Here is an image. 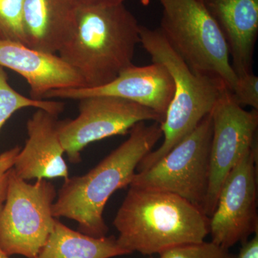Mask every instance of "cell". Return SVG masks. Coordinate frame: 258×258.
<instances>
[{
    "label": "cell",
    "mask_w": 258,
    "mask_h": 258,
    "mask_svg": "<svg viewBox=\"0 0 258 258\" xmlns=\"http://www.w3.org/2000/svg\"><path fill=\"white\" fill-rule=\"evenodd\" d=\"M129 254L114 236L94 237L75 231L56 219L46 243L35 258H111Z\"/></svg>",
    "instance_id": "2e32d148"
},
{
    "label": "cell",
    "mask_w": 258,
    "mask_h": 258,
    "mask_svg": "<svg viewBox=\"0 0 258 258\" xmlns=\"http://www.w3.org/2000/svg\"><path fill=\"white\" fill-rule=\"evenodd\" d=\"M149 258H155V257H150Z\"/></svg>",
    "instance_id": "d4e9b609"
},
{
    "label": "cell",
    "mask_w": 258,
    "mask_h": 258,
    "mask_svg": "<svg viewBox=\"0 0 258 258\" xmlns=\"http://www.w3.org/2000/svg\"><path fill=\"white\" fill-rule=\"evenodd\" d=\"M209 222L203 210L178 195L130 186L113 225L121 248L152 255L204 242Z\"/></svg>",
    "instance_id": "7a4b0ae2"
},
{
    "label": "cell",
    "mask_w": 258,
    "mask_h": 258,
    "mask_svg": "<svg viewBox=\"0 0 258 258\" xmlns=\"http://www.w3.org/2000/svg\"><path fill=\"white\" fill-rule=\"evenodd\" d=\"M30 107L56 115L60 114L64 109V104L60 102L34 99L20 94L11 87L6 71L0 66V130L15 112Z\"/></svg>",
    "instance_id": "e0dca14e"
},
{
    "label": "cell",
    "mask_w": 258,
    "mask_h": 258,
    "mask_svg": "<svg viewBox=\"0 0 258 258\" xmlns=\"http://www.w3.org/2000/svg\"><path fill=\"white\" fill-rule=\"evenodd\" d=\"M211 113L152 167L136 172L130 186L178 195L203 210L208 193Z\"/></svg>",
    "instance_id": "52a82bcc"
},
{
    "label": "cell",
    "mask_w": 258,
    "mask_h": 258,
    "mask_svg": "<svg viewBox=\"0 0 258 258\" xmlns=\"http://www.w3.org/2000/svg\"><path fill=\"white\" fill-rule=\"evenodd\" d=\"M140 43L153 62L163 64L170 74L174 93L162 123L164 142L140 161L136 172L147 170L189 135L211 113L226 88L220 80L192 71L173 50L159 29L140 25ZM228 89V88H227Z\"/></svg>",
    "instance_id": "277c9868"
},
{
    "label": "cell",
    "mask_w": 258,
    "mask_h": 258,
    "mask_svg": "<svg viewBox=\"0 0 258 258\" xmlns=\"http://www.w3.org/2000/svg\"><path fill=\"white\" fill-rule=\"evenodd\" d=\"M212 136L209 184L203 212L210 218L222 184L257 142L258 110L246 111L226 88L211 112Z\"/></svg>",
    "instance_id": "ba28073f"
},
{
    "label": "cell",
    "mask_w": 258,
    "mask_h": 258,
    "mask_svg": "<svg viewBox=\"0 0 258 258\" xmlns=\"http://www.w3.org/2000/svg\"><path fill=\"white\" fill-rule=\"evenodd\" d=\"M232 95L240 106H250L252 109L258 110L257 76L253 73L239 76L237 88Z\"/></svg>",
    "instance_id": "ffe728a7"
},
{
    "label": "cell",
    "mask_w": 258,
    "mask_h": 258,
    "mask_svg": "<svg viewBox=\"0 0 258 258\" xmlns=\"http://www.w3.org/2000/svg\"><path fill=\"white\" fill-rule=\"evenodd\" d=\"M159 258H235L230 249L211 242L185 244L159 254Z\"/></svg>",
    "instance_id": "d6986e66"
},
{
    "label": "cell",
    "mask_w": 258,
    "mask_h": 258,
    "mask_svg": "<svg viewBox=\"0 0 258 258\" xmlns=\"http://www.w3.org/2000/svg\"><path fill=\"white\" fill-rule=\"evenodd\" d=\"M20 150L21 147L16 146L0 154V210L6 200L10 171Z\"/></svg>",
    "instance_id": "44dd1931"
},
{
    "label": "cell",
    "mask_w": 258,
    "mask_h": 258,
    "mask_svg": "<svg viewBox=\"0 0 258 258\" xmlns=\"http://www.w3.org/2000/svg\"><path fill=\"white\" fill-rule=\"evenodd\" d=\"M174 84L170 74L158 62L146 66L132 64L113 81L98 88L57 89L45 94V98L81 100L93 96L118 97L152 110L163 118L170 105Z\"/></svg>",
    "instance_id": "8fae6325"
},
{
    "label": "cell",
    "mask_w": 258,
    "mask_h": 258,
    "mask_svg": "<svg viewBox=\"0 0 258 258\" xmlns=\"http://www.w3.org/2000/svg\"><path fill=\"white\" fill-rule=\"evenodd\" d=\"M237 258H258V232L251 240L242 244Z\"/></svg>",
    "instance_id": "7402d4cb"
},
{
    "label": "cell",
    "mask_w": 258,
    "mask_h": 258,
    "mask_svg": "<svg viewBox=\"0 0 258 258\" xmlns=\"http://www.w3.org/2000/svg\"><path fill=\"white\" fill-rule=\"evenodd\" d=\"M82 6H101L124 4L125 0H79Z\"/></svg>",
    "instance_id": "603a6c76"
},
{
    "label": "cell",
    "mask_w": 258,
    "mask_h": 258,
    "mask_svg": "<svg viewBox=\"0 0 258 258\" xmlns=\"http://www.w3.org/2000/svg\"><path fill=\"white\" fill-rule=\"evenodd\" d=\"M57 116L37 109L27 123L28 138L21 149L13 169L25 181L69 177L62 155L64 149L57 131Z\"/></svg>",
    "instance_id": "7c38bea8"
},
{
    "label": "cell",
    "mask_w": 258,
    "mask_h": 258,
    "mask_svg": "<svg viewBox=\"0 0 258 258\" xmlns=\"http://www.w3.org/2000/svg\"><path fill=\"white\" fill-rule=\"evenodd\" d=\"M129 133L125 142L87 174L64 179L52 205V216L75 220L85 235L106 236L108 227L103 212L108 199L131 184L139 162L163 136L158 122H140Z\"/></svg>",
    "instance_id": "6da1fadb"
},
{
    "label": "cell",
    "mask_w": 258,
    "mask_h": 258,
    "mask_svg": "<svg viewBox=\"0 0 258 258\" xmlns=\"http://www.w3.org/2000/svg\"><path fill=\"white\" fill-rule=\"evenodd\" d=\"M139 31L124 4L81 6L76 28L57 55L79 75L83 88L101 87L133 64Z\"/></svg>",
    "instance_id": "3957f363"
},
{
    "label": "cell",
    "mask_w": 258,
    "mask_h": 258,
    "mask_svg": "<svg viewBox=\"0 0 258 258\" xmlns=\"http://www.w3.org/2000/svg\"><path fill=\"white\" fill-rule=\"evenodd\" d=\"M23 6V0H0V41L25 44Z\"/></svg>",
    "instance_id": "ac0fdd59"
},
{
    "label": "cell",
    "mask_w": 258,
    "mask_h": 258,
    "mask_svg": "<svg viewBox=\"0 0 258 258\" xmlns=\"http://www.w3.org/2000/svg\"><path fill=\"white\" fill-rule=\"evenodd\" d=\"M163 8L159 30L195 71L220 80L233 93L238 77L228 47L202 0H159Z\"/></svg>",
    "instance_id": "5b68a950"
},
{
    "label": "cell",
    "mask_w": 258,
    "mask_h": 258,
    "mask_svg": "<svg viewBox=\"0 0 258 258\" xmlns=\"http://www.w3.org/2000/svg\"><path fill=\"white\" fill-rule=\"evenodd\" d=\"M225 37L237 77L252 73L258 0H202Z\"/></svg>",
    "instance_id": "9a60e30c"
},
{
    "label": "cell",
    "mask_w": 258,
    "mask_h": 258,
    "mask_svg": "<svg viewBox=\"0 0 258 258\" xmlns=\"http://www.w3.org/2000/svg\"><path fill=\"white\" fill-rule=\"evenodd\" d=\"M257 142L226 178L210 217L211 242L230 249L258 232Z\"/></svg>",
    "instance_id": "30bf717a"
},
{
    "label": "cell",
    "mask_w": 258,
    "mask_h": 258,
    "mask_svg": "<svg viewBox=\"0 0 258 258\" xmlns=\"http://www.w3.org/2000/svg\"><path fill=\"white\" fill-rule=\"evenodd\" d=\"M81 6L79 0H23L25 45L57 55L76 28Z\"/></svg>",
    "instance_id": "5bb4252c"
},
{
    "label": "cell",
    "mask_w": 258,
    "mask_h": 258,
    "mask_svg": "<svg viewBox=\"0 0 258 258\" xmlns=\"http://www.w3.org/2000/svg\"><path fill=\"white\" fill-rule=\"evenodd\" d=\"M55 186L47 179L29 184L12 169L6 200L0 210V247L8 254L37 257L55 227Z\"/></svg>",
    "instance_id": "8992f818"
},
{
    "label": "cell",
    "mask_w": 258,
    "mask_h": 258,
    "mask_svg": "<svg viewBox=\"0 0 258 258\" xmlns=\"http://www.w3.org/2000/svg\"><path fill=\"white\" fill-rule=\"evenodd\" d=\"M0 258H10L9 256L5 253L4 251L2 249L1 247H0Z\"/></svg>",
    "instance_id": "cb8c5ba5"
},
{
    "label": "cell",
    "mask_w": 258,
    "mask_h": 258,
    "mask_svg": "<svg viewBox=\"0 0 258 258\" xmlns=\"http://www.w3.org/2000/svg\"><path fill=\"white\" fill-rule=\"evenodd\" d=\"M0 66L26 80L34 99L44 100L54 90L84 87L79 75L58 55L38 52L21 42L0 41Z\"/></svg>",
    "instance_id": "4fadbf2b"
},
{
    "label": "cell",
    "mask_w": 258,
    "mask_h": 258,
    "mask_svg": "<svg viewBox=\"0 0 258 258\" xmlns=\"http://www.w3.org/2000/svg\"><path fill=\"white\" fill-rule=\"evenodd\" d=\"M79 101V115L57 123L61 144L73 164L81 161V152L88 144L125 135L140 122L164 120L152 110L118 97L93 96Z\"/></svg>",
    "instance_id": "9c48e42d"
}]
</instances>
